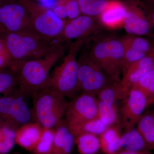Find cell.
<instances>
[{
	"mask_svg": "<svg viewBox=\"0 0 154 154\" xmlns=\"http://www.w3.org/2000/svg\"><path fill=\"white\" fill-rule=\"evenodd\" d=\"M64 45L44 57L15 62L17 85L22 95H34L47 88L49 83L50 72L65 52Z\"/></svg>",
	"mask_w": 154,
	"mask_h": 154,
	"instance_id": "obj_1",
	"label": "cell"
},
{
	"mask_svg": "<svg viewBox=\"0 0 154 154\" xmlns=\"http://www.w3.org/2000/svg\"><path fill=\"white\" fill-rule=\"evenodd\" d=\"M98 34L94 36L88 55L113 81L120 82L124 53L121 37L113 34Z\"/></svg>",
	"mask_w": 154,
	"mask_h": 154,
	"instance_id": "obj_2",
	"label": "cell"
},
{
	"mask_svg": "<svg viewBox=\"0 0 154 154\" xmlns=\"http://www.w3.org/2000/svg\"><path fill=\"white\" fill-rule=\"evenodd\" d=\"M14 62L41 58L62 45L45 41L31 32L9 33L1 35Z\"/></svg>",
	"mask_w": 154,
	"mask_h": 154,
	"instance_id": "obj_3",
	"label": "cell"
},
{
	"mask_svg": "<svg viewBox=\"0 0 154 154\" xmlns=\"http://www.w3.org/2000/svg\"><path fill=\"white\" fill-rule=\"evenodd\" d=\"M88 38L77 39L69 47L62 62L50 75L47 88L64 97H71L78 92L79 64L77 54Z\"/></svg>",
	"mask_w": 154,
	"mask_h": 154,
	"instance_id": "obj_4",
	"label": "cell"
},
{
	"mask_svg": "<svg viewBox=\"0 0 154 154\" xmlns=\"http://www.w3.org/2000/svg\"><path fill=\"white\" fill-rule=\"evenodd\" d=\"M29 13L33 33L45 41L60 44V38L66 21L58 17L51 8L33 0H18Z\"/></svg>",
	"mask_w": 154,
	"mask_h": 154,
	"instance_id": "obj_5",
	"label": "cell"
},
{
	"mask_svg": "<svg viewBox=\"0 0 154 154\" xmlns=\"http://www.w3.org/2000/svg\"><path fill=\"white\" fill-rule=\"evenodd\" d=\"M34 113L37 122L43 128L56 129L63 121L68 105L65 97L48 88L34 95Z\"/></svg>",
	"mask_w": 154,
	"mask_h": 154,
	"instance_id": "obj_6",
	"label": "cell"
},
{
	"mask_svg": "<svg viewBox=\"0 0 154 154\" xmlns=\"http://www.w3.org/2000/svg\"><path fill=\"white\" fill-rule=\"evenodd\" d=\"M78 59V92L96 96L102 89L115 82L91 59L88 52L80 54Z\"/></svg>",
	"mask_w": 154,
	"mask_h": 154,
	"instance_id": "obj_7",
	"label": "cell"
},
{
	"mask_svg": "<svg viewBox=\"0 0 154 154\" xmlns=\"http://www.w3.org/2000/svg\"><path fill=\"white\" fill-rule=\"evenodd\" d=\"M23 32L33 33L29 13L25 6L18 0L0 2V36Z\"/></svg>",
	"mask_w": 154,
	"mask_h": 154,
	"instance_id": "obj_8",
	"label": "cell"
},
{
	"mask_svg": "<svg viewBox=\"0 0 154 154\" xmlns=\"http://www.w3.org/2000/svg\"><path fill=\"white\" fill-rule=\"evenodd\" d=\"M98 102L96 96L85 93H81L69 102L65 116L66 123L70 131L98 117Z\"/></svg>",
	"mask_w": 154,
	"mask_h": 154,
	"instance_id": "obj_9",
	"label": "cell"
},
{
	"mask_svg": "<svg viewBox=\"0 0 154 154\" xmlns=\"http://www.w3.org/2000/svg\"><path fill=\"white\" fill-rule=\"evenodd\" d=\"M126 14L123 28L127 34L152 36L153 27L146 11L143 9L139 0H123Z\"/></svg>",
	"mask_w": 154,
	"mask_h": 154,
	"instance_id": "obj_10",
	"label": "cell"
},
{
	"mask_svg": "<svg viewBox=\"0 0 154 154\" xmlns=\"http://www.w3.org/2000/svg\"><path fill=\"white\" fill-rule=\"evenodd\" d=\"M148 106V99L145 94L132 86L119 112L125 129L134 127Z\"/></svg>",
	"mask_w": 154,
	"mask_h": 154,
	"instance_id": "obj_11",
	"label": "cell"
},
{
	"mask_svg": "<svg viewBox=\"0 0 154 154\" xmlns=\"http://www.w3.org/2000/svg\"><path fill=\"white\" fill-rule=\"evenodd\" d=\"M102 29L97 18L81 15L77 18L67 20L60 38L59 43L88 38L100 33Z\"/></svg>",
	"mask_w": 154,
	"mask_h": 154,
	"instance_id": "obj_12",
	"label": "cell"
},
{
	"mask_svg": "<svg viewBox=\"0 0 154 154\" xmlns=\"http://www.w3.org/2000/svg\"><path fill=\"white\" fill-rule=\"evenodd\" d=\"M32 113L26 102L19 98H0V119L14 127L19 128L30 122Z\"/></svg>",
	"mask_w": 154,
	"mask_h": 154,
	"instance_id": "obj_13",
	"label": "cell"
},
{
	"mask_svg": "<svg viewBox=\"0 0 154 154\" xmlns=\"http://www.w3.org/2000/svg\"><path fill=\"white\" fill-rule=\"evenodd\" d=\"M154 60L152 57L147 54L131 65L123 74L120 84L127 96L132 86L141 78L152 69Z\"/></svg>",
	"mask_w": 154,
	"mask_h": 154,
	"instance_id": "obj_14",
	"label": "cell"
},
{
	"mask_svg": "<svg viewBox=\"0 0 154 154\" xmlns=\"http://www.w3.org/2000/svg\"><path fill=\"white\" fill-rule=\"evenodd\" d=\"M126 8L123 1L112 0L97 18L102 28L114 30L123 28Z\"/></svg>",
	"mask_w": 154,
	"mask_h": 154,
	"instance_id": "obj_15",
	"label": "cell"
},
{
	"mask_svg": "<svg viewBox=\"0 0 154 154\" xmlns=\"http://www.w3.org/2000/svg\"><path fill=\"white\" fill-rule=\"evenodd\" d=\"M43 127L37 122H29L18 128L15 142L23 148L32 152L39 140Z\"/></svg>",
	"mask_w": 154,
	"mask_h": 154,
	"instance_id": "obj_16",
	"label": "cell"
},
{
	"mask_svg": "<svg viewBox=\"0 0 154 154\" xmlns=\"http://www.w3.org/2000/svg\"><path fill=\"white\" fill-rule=\"evenodd\" d=\"M119 146L120 151L141 152L151 150L142 136L134 127L125 129L120 136Z\"/></svg>",
	"mask_w": 154,
	"mask_h": 154,
	"instance_id": "obj_17",
	"label": "cell"
},
{
	"mask_svg": "<svg viewBox=\"0 0 154 154\" xmlns=\"http://www.w3.org/2000/svg\"><path fill=\"white\" fill-rule=\"evenodd\" d=\"M74 144V137L63 121L55 129V138L50 154H71Z\"/></svg>",
	"mask_w": 154,
	"mask_h": 154,
	"instance_id": "obj_18",
	"label": "cell"
},
{
	"mask_svg": "<svg viewBox=\"0 0 154 154\" xmlns=\"http://www.w3.org/2000/svg\"><path fill=\"white\" fill-rule=\"evenodd\" d=\"M121 123L108 127L99 136L100 149L105 154H116L120 151L119 140Z\"/></svg>",
	"mask_w": 154,
	"mask_h": 154,
	"instance_id": "obj_19",
	"label": "cell"
},
{
	"mask_svg": "<svg viewBox=\"0 0 154 154\" xmlns=\"http://www.w3.org/2000/svg\"><path fill=\"white\" fill-rule=\"evenodd\" d=\"M136 125L151 150H154V109L143 113Z\"/></svg>",
	"mask_w": 154,
	"mask_h": 154,
	"instance_id": "obj_20",
	"label": "cell"
},
{
	"mask_svg": "<svg viewBox=\"0 0 154 154\" xmlns=\"http://www.w3.org/2000/svg\"><path fill=\"white\" fill-rule=\"evenodd\" d=\"M74 142L80 154H95L100 149L99 136L92 134H79L74 137Z\"/></svg>",
	"mask_w": 154,
	"mask_h": 154,
	"instance_id": "obj_21",
	"label": "cell"
},
{
	"mask_svg": "<svg viewBox=\"0 0 154 154\" xmlns=\"http://www.w3.org/2000/svg\"><path fill=\"white\" fill-rule=\"evenodd\" d=\"M117 105L102 102L98 100V117L107 126L121 123Z\"/></svg>",
	"mask_w": 154,
	"mask_h": 154,
	"instance_id": "obj_22",
	"label": "cell"
},
{
	"mask_svg": "<svg viewBox=\"0 0 154 154\" xmlns=\"http://www.w3.org/2000/svg\"><path fill=\"white\" fill-rule=\"evenodd\" d=\"M120 82H114L102 89L96 97L99 101L116 104L119 100H124L127 97Z\"/></svg>",
	"mask_w": 154,
	"mask_h": 154,
	"instance_id": "obj_23",
	"label": "cell"
},
{
	"mask_svg": "<svg viewBox=\"0 0 154 154\" xmlns=\"http://www.w3.org/2000/svg\"><path fill=\"white\" fill-rule=\"evenodd\" d=\"M112 0H77L81 15L98 18Z\"/></svg>",
	"mask_w": 154,
	"mask_h": 154,
	"instance_id": "obj_24",
	"label": "cell"
},
{
	"mask_svg": "<svg viewBox=\"0 0 154 154\" xmlns=\"http://www.w3.org/2000/svg\"><path fill=\"white\" fill-rule=\"evenodd\" d=\"M55 136V129L43 128L39 140L32 152L33 154H50Z\"/></svg>",
	"mask_w": 154,
	"mask_h": 154,
	"instance_id": "obj_25",
	"label": "cell"
},
{
	"mask_svg": "<svg viewBox=\"0 0 154 154\" xmlns=\"http://www.w3.org/2000/svg\"><path fill=\"white\" fill-rule=\"evenodd\" d=\"M108 127L97 117L83 123L72 131H71L74 137L81 133H88L99 136Z\"/></svg>",
	"mask_w": 154,
	"mask_h": 154,
	"instance_id": "obj_26",
	"label": "cell"
},
{
	"mask_svg": "<svg viewBox=\"0 0 154 154\" xmlns=\"http://www.w3.org/2000/svg\"><path fill=\"white\" fill-rule=\"evenodd\" d=\"M121 38L125 44L138 51L148 54L151 50L152 42L147 38L129 34H127Z\"/></svg>",
	"mask_w": 154,
	"mask_h": 154,
	"instance_id": "obj_27",
	"label": "cell"
},
{
	"mask_svg": "<svg viewBox=\"0 0 154 154\" xmlns=\"http://www.w3.org/2000/svg\"><path fill=\"white\" fill-rule=\"evenodd\" d=\"M132 86L143 92L148 99V105H151L154 97V70L150 71Z\"/></svg>",
	"mask_w": 154,
	"mask_h": 154,
	"instance_id": "obj_28",
	"label": "cell"
},
{
	"mask_svg": "<svg viewBox=\"0 0 154 154\" xmlns=\"http://www.w3.org/2000/svg\"><path fill=\"white\" fill-rule=\"evenodd\" d=\"M123 42L124 53L121 64V72L122 74L131 65L147 55L144 53L136 50Z\"/></svg>",
	"mask_w": 154,
	"mask_h": 154,
	"instance_id": "obj_29",
	"label": "cell"
},
{
	"mask_svg": "<svg viewBox=\"0 0 154 154\" xmlns=\"http://www.w3.org/2000/svg\"><path fill=\"white\" fill-rule=\"evenodd\" d=\"M16 132L5 128L0 131V154L9 152L14 147Z\"/></svg>",
	"mask_w": 154,
	"mask_h": 154,
	"instance_id": "obj_30",
	"label": "cell"
},
{
	"mask_svg": "<svg viewBox=\"0 0 154 154\" xmlns=\"http://www.w3.org/2000/svg\"><path fill=\"white\" fill-rule=\"evenodd\" d=\"M16 85L17 75L13 69L0 70V94L10 91Z\"/></svg>",
	"mask_w": 154,
	"mask_h": 154,
	"instance_id": "obj_31",
	"label": "cell"
},
{
	"mask_svg": "<svg viewBox=\"0 0 154 154\" xmlns=\"http://www.w3.org/2000/svg\"><path fill=\"white\" fill-rule=\"evenodd\" d=\"M14 63L4 39L0 36V70L8 67L12 68Z\"/></svg>",
	"mask_w": 154,
	"mask_h": 154,
	"instance_id": "obj_32",
	"label": "cell"
},
{
	"mask_svg": "<svg viewBox=\"0 0 154 154\" xmlns=\"http://www.w3.org/2000/svg\"><path fill=\"white\" fill-rule=\"evenodd\" d=\"M62 3L66 11L67 18L71 20L81 15L77 0H59Z\"/></svg>",
	"mask_w": 154,
	"mask_h": 154,
	"instance_id": "obj_33",
	"label": "cell"
},
{
	"mask_svg": "<svg viewBox=\"0 0 154 154\" xmlns=\"http://www.w3.org/2000/svg\"><path fill=\"white\" fill-rule=\"evenodd\" d=\"M145 3V8L147 14L154 27V0H148Z\"/></svg>",
	"mask_w": 154,
	"mask_h": 154,
	"instance_id": "obj_34",
	"label": "cell"
},
{
	"mask_svg": "<svg viewBox=\"0 0 154 154\" xmlns=\"http://www.w3.org/2000/svg\"><path fill=\"white\" fill-rule=\"evenodd\" d=\"M152 42V49L151 50L150 52L148 54H150V55H151L152 56V57L153 58L154 60V39L153 41ZM153 69L154 70V64Z\"/></svg>",
	"mask_w": 154,
	"mask_h": 154,
	"instance_id": "obj_35",
	"label": "cell"
},
{
	"mask_svg": "<svg viewBox=\"0 0 154 154\" xmlns=\"http://www.w3.org/2000/svg\"><path fill=\"white\" fill-rule=\"evenodd\" d=\"M154 97L153 99H152V104H154Z\"/></svg>",
	"mask_w": 154,
	"mask_h": 154,
	"instance_id": "obj_36",
	"label": "cell"
},
{
	"mask_svg": "<svg viewBox=\"0 0 154 154\" xmlns=\"http://www.w3.org/2000/svg\"><path fill=\"white\" fill-rule=\"evenodd\" d=\"M144 2H147V1H148V0H143Z\"/></svg>",
	"mask_w": 154,
	"mask_h": 154,
	"instance_id": "obj_37",
	"label": "cell"
}]
</instances>
